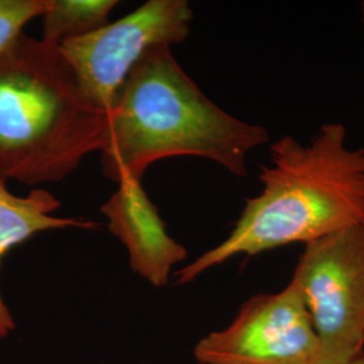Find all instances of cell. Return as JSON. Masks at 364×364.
Listing matches in <instances>:
<instances>
[{
  "instance_id": "5b68a950",
  "label": "cell",
  "mask_w": 364,
  "mask_h": 364,
  "mask_svg": "<svg viewBox=\"0 0 364 364\" xmlns=\"http://www.w3.org/2000/svg\"><path fill=\"white\" fill-rule=\"evenodd\" d=\"M193 11L185 0H149L134 13L58 49L92 103L111 109L132 68L150 48L181 43L191 34Z\"/></svg>"
},
{
  "instance_id": "7c38bea8",
  "label": "cell",
  "mask_w": 364,
  "mask_h": 364,
  "mask_svg": "<svg viewBox=\"0 0 364 364\" xmlns=\"http://www.w3.org/2000/svg\"><path fill=\"white\" fill-rule=\"evenodd\" d=\"M360 9H362V15H363V21H364V1H362V4H360Z\"/></svg>"
},
{
  "instance_id": "9c48e42d",
  "label": "cell",
  "mask_w": 364,
  "mask_h": 364,
  "mask_svg": "<svg viewBox=\"0 0 364 364\" xmlns=\"http://www.w3.org/2000/svg\"><path fill=\"white\" fill-rule=\"evenodd\" d=\"M117 0H49L42 15V41L60 46L66 39L80 38L108 25Z\"/></svg>"
},
{
  "instance_id": "30bf717a",
  "label": "cell",
  "mask_w": 364,
  "mask_h": 364,
  "mask_svg": "<svg viewBox=\"0 0 364 364\" xmlns=\"http://www.w3.org/2000/svg\"><path fill=\"white\" fill-rule=\"evenodd\" d=\"M49 0H0V53L23 34V27L46 13Z\"/></svg>"
},
{
  "instance_id": "ba28073f",
  "label": "cell",
  "mask_w": 364,
  "mask_h": 364,
  "mask_svg": "<svg viewBox=\"0 0 364 364\" xmlns=\"http://www.w3.org/2000/svg\"><path fill=\"white\" fill-rule=\"evenodd\" d=\"M60 208L61 201L45 189H33L27 196H15L6 182L0 180V262L11 248L39 232L99 228L96 221L54 216L53 213ZM15 326L13 316L0 294V340L7 338Z\"/></svg>"
},
{
  "instance_id": "52a82bcc",
  "label": "cell",
  "mask_w": 364,
  "mask_h": 364,
  "mask_svg": "<svg viewBox=\"0 0 364 364\" xmlns=\"http://www.w3.org/2000/svg\"><path fill=\"white\" fill-rule=\"evenodd\" d=\"M117 185L102 207L109 231L127 250L134 273L151 287H166L173 267L188 258V251L168 234L142 181L126 180Z\"/></svg>"
},
{
  "instance_id": "277c9868",
  "label": "cell",
  "mask_w": 364,
  "mask_h": 364,
  "mask_svg": "<svg viewBox=\"0 0 364 364\" xmlns=\"http://www.w3.org/2000/svg\"><path fill=\"white\" fill-rule=\"evenodd\" d=\"M293 279L320 340L318 364L363 355L364 223L306 243Z\"/></svg>"
},
{
  "instance_id": "8fae6325",
  "label": "cell",
  "mask_w": 364,
  "mask_h": 364,
  "mask_svg": "<svg viewBox=\"0 0 364 364\" xmlns=\"http://www.w3.org/2000/svg\"><path fill=\"white\" fill-rule=\"evenodd\" d=\"M347 364H364V353L360 355V356H358V358H355L353 360L348 362Z\"/></svg>"
},
{
  "instance_id": "3957f363",
  "label": "cell",
  "mask_w": 364,
  "mask_h": 364,
  "mask_svg": "<svg viewBox=\"0 0 364 364\" xmlns=\"http://www.w3.org/2000/svg\"><path fill=\"white\" fill-rule=\"evenodd\" d=\"M107 126L58 46L22 34L0 53V180L63 181L102 150Z\"/></svg>"
},
{
  "instance_id": "8992f818",
  "label": "cell",
  "mask_w": 364,
  "mask_h": 364,
  "mask_svg": "<svg viewBox=\"0 0 364 364\" xmlns=\"http://www.w3.org/2000/svg\"><path fill=\"white\" fill-rule=\"evenodd\" d=\"M200 364H318L321 347L299 284L247 299L234 321L201 338Z\"/></svg>"
},
{
  "instance_id": "6da1fadb",
  "label": "cell",
  "mask_w": 364,
  "mask_h": 364,
  "mask_svg": "<svg viewBox=\"0 0 364 364\" xmlns=\"http://www.w3.org/2000/svg\"><path fill=\"white\" fill-rule=\"evenodd\" d=\"M260 166V195L246 200L220 245L176 273L177 285L193 282L236 255L254 257L293 243H309L364 223V149H350L347 127L326 123L308 144L284 135Z\"/></svg>"
},
{
  "instance_id": "7a4b0ae2",
  "label": "cell",
  "mask_w": 364,
  "mask_h": 364,
  "mask_svg": "<svg viewBox=\"0 0 364 364\" xmlns=\"http://www.w3.org/2000/svg\"><path fill=\"white\" fill-rule=\"evenodd\" d=\"M100 150L109 181H142L156 161L198 156L237 177L250 153L269 142L267 129L215 105L182 69L169 45L150 48L132 68L111 109Z\"/></svg>"
}]
</instances>
